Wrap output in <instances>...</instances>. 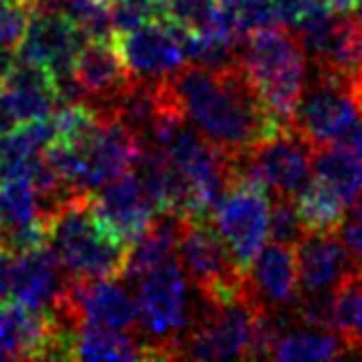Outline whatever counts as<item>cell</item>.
<instances>
[{"mask_svg": "<svg viewBox=\"0 0 362 362\" xmlns=\"http://www.w3.org/2000/svg\"><path fill=\"white\" fill-rule=\"evenodd\" d=\"M186 119L223 154H239L257 142L289 127L264 106L247 81L241 62L209 69L202 64H181L168 76Z\"/></svg>", "mask_w": 362, "mask_h": 362, "instance_id": "obj_1", "label": "cell"}, {"mask_svg": "<svg viewBox=\"0 0 362 362\" xmlns=\"http://www.w3.org/2000/svg\"><path fill=\"white\" fill-rule=\"evenodd\" d=\"M239 62L264 106L278 119L289 122L308 76L298 33L282 23L259 28L243 40Z\"/></svg>", "mask_w": 362, "mask_h": 362, "instance_id": "obj_2", "label": "cell"}, {"mask_svg": "<svg viewBox=\"0 0 362 362\" xmlns=\"http://www.w3.org/2000/svg\"><path fill=\"white\" fill-rule=\"evenodd\" d=\"M46 245L69 278H122L129 243L112 234L92 209V190H81L49 227Z\"/></svg>", "mask_w": 362, "mask_h": 362, "instance_id": "obj_3", "label": "cell"}, {"mask_svg": "<svg viewBox=\"0 0 362 362\" xmlns=\"http://www.w3.org/2000/svg\"><path fill=\"white\" fill-rule=\"evenodd\" d=\"M136 314L145 339L147 358H184V346L193 328L188 303V280L175 257H168L140 278L136 291Z\"/></svg>", "mask_w": 362, "mask_h": 362, "instance_id": "obj_4", "label": "cell"}, {"mask_svg": "<svg viewBox=\"0 0 362 362\" xmlns=\"http://www.w3.org/2000/svg\"><path fill=\"white\" fill-rule=\"evenodd\" d=\"M177 262L186 280L209 303H227L252 291L250 273L216 230L211 216L186 218L177 243Z\"/></svg>", "mask_w": 362, "mask_h": 362, "instance_id": "obj_5", "label": "cell"}, {"mask_svg": "<svg viewBox=\"0 0 362 362\" xmlns=\"http://www.w3.org/2000/svg\"><path fill=\"white\" fill-rule=\"evenodd\" d=\"M358 119L360 110L349 83L317 69L305 76V88L289 124L312 149L332 145Z\"/></svg>", "mask_w": 362, "mask_h": 362, "instance_id": "obj_6", "label": "cell"}, {"mask_svg": "<svg viewBox=\"0 0 362 362\" xmlns=\"http://www.w3.org/2000/svg\"><path fill=\"white\" fill-rule=\"evenodd\" d=\"M211 221L245 269L269 239V195L257 181H239L218 199Z\"/></svg>", "mask_w": 362, "mask_h": 362, "instance_id": "obj_7", "label": "cell"}, {"mask_svg": "<svg viewBox=\"0 0 362 362\" xmlns=\"http://www.w3.org/2000/svg\"><path fill=\"white\" fill-rule=\"evenodd\" d=\"M312 151L310 142L289 124L250 149L252 177L266 188V193L296 199L312 179Z\"/></svg>", "mask_w": 362, "mask_h": 362, "instance_id": "obj_8", "label": "cell"}, {"mask_svg": "<svg viewBox=\"0 0 362 362\" xmlns=\"http://www.w3.org/2000/svg\"><path fill=\"white\" fill-rule=\"evenodd\" d=\"M85 40L88 37L62 14L33 12L18 44V58L46 66L58 83L74 76L76 55Z\"/></svg>", "mask_w": 362, "mask_h": 362, "instance_id": "obj_9", "label": "cell"}, {"mask_svg": "<svg viewBox=\"0 0 362 362\" xmlns=\"http://www.w3.org/2000/svg\"><path fill=\"white\" fill-rule=\"evenodd\" d=\"M115 49L127 69L138 78H160L186 62L173 23L149 21L129 33L115 35Z\"/></svg>", "mask_w": 362, "mask_h": 362, "instance_id": "obj_10", "label": "cell"}, {"mask_svg": "<svg viewBox=\"0 0 362 362\" xmlns=\"http://www.w3.org/2000/svg\"><path fill=\"white\" fill-rule=\"evenodd\" d=\"M142 154V142L119 122H101L97 133L81 147V179L85 190H97L133 170Z\"/></svg>", "mask_w": 362, "mask_h": 362, "instance_id": "obj_11", "label": "cell"}, {"mask_svg": "<svg viewBox=\"0 0 362 362\" xmlns=\"http://www.w3.org/2000/svg\"><path fill=\"white\" fill-rule=\"evenodd\" d=\"M92 209L99 221L129 245L140 239L156 216V204L131 173L103 184L97 193L92 190Z\"/></svg>", "mask_w": 362, "mask_h": 362, "instance_id": "obj_12", "label": "cell"}, {"mask_svg": "<svg viewBox=\"0 0 362 362\" xmlns=\"http://www.w3.org/2000/svg\"><path fill=\"white\" fill-rule=\"evenodd\" d=\"M66 280L69 275L49 245L14 255L7 282V300H16L33 310H49L64 289Z\"/></svg>", "mask_w": 362, "mask_h": 362, "instance_id": "obj_13", "label": "cell"}, {"mask_svg": "<svg viewBox=\"0 0 362 362\" xmlns=\"http://www.w3.org/2000/svg\"><path fill=\"white\" fill-rule=\"evenodd\" d=\"M296 262L303 291L335 289L358 266L337 232H308L296 245Z\"/></svg>", "mask_w": 362, "mask_h": 362, "instance_id": "obj_14", "label": "cell"}, {"mask_svg": "<svg viewBox=\"0 0 362 362\" xmlns=\"http://www.w3.org/2000/svg\"><path fill=\"white\" fill-rule=\"evenodd\" d=\"M74 78L83 90L85 103H92L115 97L133 78V74L117 53L115 42L85 40L76 55Z\"/></svg>", "mask_w": 362, "mask_h": 362, "instance_id": "obj_15", "label": "cell"}, {"mask_svg": "<svg viewBox=\"0 0 362 362\" xmlns=\"http://www.w3.org/2000/svg\"><path fill=\"white\" fill-rule=\"evenodd\" d=\"M247 269L252 287L266 308L287 310L298 298V262L296 247L271 243L264 245Z\"/></svg>", "mask_w": 362, "mask_h": 362, "instance_id": "obj_16", "label": "cell"}, {"mask_svg": "<svg viewBox=\"0 0 362 362\" xmlns=\"http://www.w3.org/2000/svg\"><path fill=\"white\" fill-rule=\"evenodd\" d=\"M184 227H186V216L173 211V209L156 211L149 227L140 234V239H136L129 245L122 278L124 280L142 278L154 266L165 262L168 257H173V250L179 243V236L184 232Z\"/></svg>", "mask_w": 362, "mask_h": 362, "instance_id": "obj_17", "label": "cell"}, {"mask_svg": "<svg viewBox=\"0 0 362 362\" xmlns=\"http://www.w3.org/2000/svg\"><path fill=\"white\" fill-rule=\"evenodd\" d=\"M312 179L351 209L362 186V160L339 145L317 147L312 151Z\"/></svg>", "mask_w": 362, "mask_h": 362, "instance_id": "obj_18", "label": "cell"}, {"mask_svg": "<svg viewBox=\"0 0 362 362\" xmlns=\"http://www.w3.org/2000/svg\"><path fill=\"white\" fill-rule=\"evenodd\" d=\"M71 360H147V349L124 330L81 326L71 341Z\"/></svg>", "mask_w": 362, "mask_h": 362, "instance_id": "obj_19", "label": "cell"}, {"mask_svg": "<svg viewBox=\"0 0 362 362\" xmlns=\"http://www.w3.org/2000/svg\"><path fill=\"white\" fill-rule=\"evenodd\" d=\"M271 358L275 360H335L349 358V349L339 335L323 330H287L275 341Z\"/></svg>", "mask_w": 362, "mask_h": 362, "instance_id": "obj_20", "label": "cell"}, {"mask_svg": "<svg viewBox=\"0 0 362 362\" xmlns=\"http://www.w3.org/2000/svg\"><path fill=\"white\" fill-rule=\"evenodd\" d=\"M335 330L349 356L362 358V273L358 266L335 287Z\"/></svg>", "mask_w": 362, "mask_h": 362, "instance_id": "obj_21", "label": "cell"}, {"mask_svg": "<svg viewBox=\"0 0 362 362\" xmlns=\"http://www.w3.org/2000/svg\"><path fill=\"white\" fill-rule=\"evenodd\" d=\"M296 204L308 232H337L344 223L346 206L314 179L296 195Z\"/></svg>", "mask_w": 362, "mask_h": 362, "instance_id": "obj_22", "label": "cell"}, {"mask_svg": "<svg viewBox=\"0 0 362 362\" xmlns=\"http://www.w3.org/2000/svg\"><path fill=\"white\" fill-rule=\"evenodd\" d=\"M40 221L37 193L28 179H5L0 186V223L25 225ZM42 223V221H40Z\"/></svg>", "mask_w": 362, "mask_h": 362, "instance_id": "obj_23", "label": "cell"}, {"mask_svg": "<svg viewBox=\"0 0 362 362\" xmlns=\"http://www.w3.org/2000/svg\"><path fill=\"white\" fill-rule=\"evenodd\" d=\"M308 234L300 218L298 204L287 195H271L269 199V239L273 243L296 247L298 241Z\"/></svg>", "mask_w": 362, "mask_h": 362, "instance_id": "obj_24", "label": "cell"}, {"mask_svg": "<svg viewBox=\"0 0 362 362\" xmlns=\"http://www.w3.org/2000/svg\"><path fill=\"white\" fill-rule=\"evenodd\" d=\"M293 321L312 330H335V289L326 291H300L291 305Z\"/></svg>", "mask_w": 362, "mask_h": 362, "instance_id": "obj_25", "label": "cell"}, {"mask_svg": "<svg viewBox=\"0 0 362 362\" xmlns=\"http://www.w3.org/2000/svg\"><path fill=\"white\" fill-rule=\"evenodd\" d=\"M30 12L14 0H0V49H18Z\"/></svg>", "mask_w": 362, "mask_h": 362, "instance_id": "obj_26", "label": "cell"}, {"mask_svg": "<svg viewBox=\"0 0 362 362\" xmlns=\"http://www.w3.org/2000/svg\"><path fill=\"white\" fill-rule=\"evenodd\" d=\"M330 9L328 0H273L275 21L289 28H298L308 18L330 12Z\"/></svg>", "mask_w": 362, "mask_h": 362, "instance_id": "obj_27", "label": "cell"}, {"mask_svg": "<svg viewBox=\"0 0 362 362\" xmlns=\"http://www.w3.org/2000/svg\"><path fill=\"white\" fill-rule=\"evenodd\" d=\"M337 236L341 239V243L349 247V252L362 264V218L356 216L354 221H349V223L344 221L339 225Z\"/></svg>", "mask_w": 362, "mask_h": 362, "instance_id": "obj_28", "label": "cell"}, {"mask_svg": "<svg viewBox=\"0 0 362 362\" xmlns=\"http://www.w3.org/2000/svg\"><path fill=\"white\" fill-rule=\"evenodd\" d=\"M332 145H339L344 147L346 151H351L354 156H358L362 160V117L358 122H354L351 127L341 133V136L332 142Z\"/></svg>", "mask_w": 362, "mask_h": 362, "instance_id": "obj_29", "label": "cell"}, {"mask_svg": "<svg viewBox=\"0 0 362 362\" xmlns=\"http://www.w3.org/2000/svg\"><path fill=\"white\" fill-rule=\"evenodd\" d=\"M18 127H21V122H18L7 94L0 90V136H7V133H12Z\"/></svg>", "mask_w": 362, "mask_h": 362, "instance_id": "obj_30", "label": "cell"}, {"mask_svg": "<svg viewBox=\"0 0 362 362\" xmlns=\"http://www.w3.org/2000/svg\"><path fill=\"white\" fill-rule=\"evenodd\" d=\"M18 55L14 53V49H0V88L5 85V81L9 78V74L16 66Z\"/></svg>", "mask_w": 362, "mask_h": 362, "instance_id": "obj_31", "label": "cell"}, {"mask_svg": "<svg viewBox=\"0 0 362 362\" xmlns=\"http://www.w3.org/2000/svg\"><path fill=\"white\" fill-rule=\"evenodd\" d=\"M328 3L335 12H354L358 7V0H328Z\"/></svg>", "mask_w": 362, "mask_h": 362, "instance_id": "obj_32", "label": "cell"}, {"mask_svg": "<svg viewBox=\"0 0 362 362\" xmlns=\"http://www.w3.org/2000/svg\"><path fill=\"white\" fill-rule=\"evenodd\" d=\"M354 209H356V216L362 218V186H360V193H358L356 202H354Z\"/></svg>", "mask_w": 362, "mask_h": 362, "instance_id": "obj_33", "label": "cell"}, {"mask_svg": "<svg viewBox=\"0 0 362 362\" xmlns=\"http://www.w3.org/2000/svg\"><path fill=\"white\" fill-rule=\"evenodd\" d=\"M218 5H223V7H236V5H241L243 0H216Z\"/></svg>", "mask_w": 362, "mask_h": 362, "instance_id": "obj_34", "label": "cell"}, {"mask_svg": "<svg viewBox=\"0 0 362 362\" xmlns=\"http://www.w3.org/2000/svg\"><path fill=\"white\" fill-rule=\"evenodd\" d=\"M0 186H3V179H0Z\"/></svg>", "mask_w": 362, "mask_h": 362, "instance_id": "obj_35", "label": "cell"}]
</instances>
